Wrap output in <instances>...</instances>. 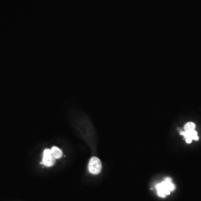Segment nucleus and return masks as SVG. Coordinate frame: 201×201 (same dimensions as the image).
<instances>
[{"label":"nucleus","mask_w":201,"mask_h":201,"mask_svg":"<svg viewBox=\"0 0 201 201\" xmlns=\"http://www.w3.org/2000/svg\"><path fill=\"white\" fill-rule=\"evenodd\" d=\"M180 134L183 135L187 143L190 144L192 142V140L198 141L199 140V137L197 135V132L195 130H191L187 131H181Z\"/></svg>","instance_id":"obj_4"},{"label":"nucleus","mask_w":201,"mask_h":201,"mask_svg":"<svg viewBox=\"0 0 201 201\" xmlns=\"http://www.w3.org/2000/svg\"><path fill=\"white\" fill-rule=\"evenodd\" d=\"M50 150L52 155L55 159L61 158L63 155L62 151L58 147L53 146Z\"/></svg>","instance_id":"obj_5"},{"label":"nucleus","mask_w":201,"mask_h":201,"mask_svg":"<svg viewBox=\"0 0 201 201\" xmlns=\"http://www.w3.org/2000/svg\"><path fill=\"white\" fill-rule=\"evenodd\" d=\"M195 123L192 122H189L187 123L184 125V131L191 130H195Z\"/></svg>","instance_id":"obj_6"},{"label":"nucleus","mask_w":201,"mask_h":201,"mask_svg":"<svg viewBox=\"0 0 201 201\" xmlns=\"http://www.w3.org/2000/svg\"><path fill=\"white\" fill-rule=\"evenodd\" d=\"M55 158L52 155L51 150L49 149H45L43 154V164L46 166H51L54 164Z\"/></svg>","instance_id":"obj_3"},{"label":"nucleus","mask_w":201,"mask_h":201,"mask_svg":"<svg viewBox=\"0 0 201 201\" xmlns=\"http://www.w3.org/2000/svg\"><path fill=\"white\" fill-rule=\"evenodd\" d=\"M156 189L157 190L158 195L164 198L166 195H169L171 192L176 189L175 185L172 183L170 178H166L164 182L157 185Z\"/></svg>","instance_id":"obj_1"},{"label":"nucleus","mask_w":201,"mask_h":201,"mask_svg":"<svg viewBox=\"0 0 201 201\" xmlns=\"http://www.w3.org/2000/svg\"><path fill=\"white\" fill-rule=\"evenodd\" d=\"M102 169V164L100 160L97 157H92L88 164V170L93 174H97Z\"/></svg>","instance_id":"obj_2"}]
</instances>
